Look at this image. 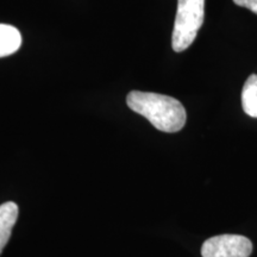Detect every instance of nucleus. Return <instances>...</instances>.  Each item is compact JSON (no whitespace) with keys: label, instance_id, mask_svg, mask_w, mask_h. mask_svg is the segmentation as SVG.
Wrapping results in <instances>:
<instances>
[{"label":"nucleus","instance_id":"423d86ee","mask_svg":"<svg viewBox=\"0 0 257 257\" xmlns=\"http://www.w3.org/2000/svg\"><path fill=\"white\" fill-rule=\"evenodd\" d=\"M243 110L250 117L257 118V75H250L242 91Z\"/></svg>","mask_w":257,"mask_h":257},{"label":"nucleus","instance_id":"20e7f679","mask_svg":"<svg viewBox=\"0 0 257 257\" xmlns=\"http://www.w3.org/2000/svg\"><path fill=\"white\" fill-rule=\"evenodd\" d=\"M18 205L14 201L0 205V253L11 237L12 229L18 218Z\"/></svg>","mask_w":257,"mask_h":257},{"label":"nucleus","instance_id":"f257e3e1","mask_svg":"<svg viewBox=\"0 0 257 257\" xmlns=\"http://www.w3.org/2000/svg\"><path fill=\"white\" fill-rule=\"evenodd\" d=\"M126 102L131 110L146 117L163 133H178L187 119L184 105L168 95L133 91L127 94Z\"/></svg>","mask_w":257,"mask_h":257},{"label":"nucleus","instance_id":"39448f33","mask_svg":"<svg viewBox=\"0 0 257 257\" xmlns=\"http://www.w3.org/2000/svg\"><path fill=\"white\" fill-rule=\"evenodd\" d=\"M22 44L21 32L12 25L0 24V57L15 54Z\"/></svg>","mask_w":257,"mask_h":257},{"label":"nucleus","instance_id":"7ed1b4c3","mask_svg":"<svg viewBox=\"0 0 257 257\" xmlns=\"http://www.w3.org/2000/svg\"><path fill=\"white\" fill-rule=\"evenodd\" d=\"M252 243L239 234H220L205 240L201 246L202 257H249Z\"/></svg>","mask_w":257,"mask_h":257},{"label":"nucleus","instance_id":"f03ea898","mask_svg":"<svg viewBox=\"0 0 257 257\" xmlns=\"http://www.w3.org/2000/svg\"><path fill=\"white\" fill-rule=\"evenodd\" d=\"M205 17V0H178L172 47L181 53L191 47Z\"/></svg>","mask_w":257,"mask_h":257},{"label":"nucleus","instance_id":"0eeeda50","mask_svg":"<svg viewBox=\"0 0 257 257\" xmlns=\"http://www.w3.org/2000/svg\"><path fill=\"white\" fill-rule=\"evenodd\" d=\"M233 3L242 8L249 9L250 11L257 15V0H233Z\"/></svg>","mask_w":257,"mask_h":257}]
</instances>
